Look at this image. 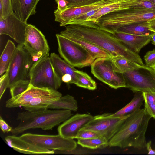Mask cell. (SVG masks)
I'll return each instance as SVG.
<instances>
[{"mask_svg": "<svg viewBox=\"0 0 155 155\" xmlns=\"http://www.w3.org/2000/svg\"><path fill=\"white\" fill-rule=\"evenodd\" d=\"M151 41L152 44L155 45V33L151 36Z\"/></svg>", "mask_w": 155, "mask_h": 155, "instance_id": "obj_43", "label": "cell"}, {"mask_svg": "<svg viewBox=\"0 0 155 155\" xmlns=\"http://www.w3.org/2000/svg\"><path fill=\"white\" fill-rule=\"evenodd\" d=\"M50 56L55 71L62 82L76 84L77 81L76 74L77 70L55 53H51Z\"/></svg>", "mask_w": 155, "mask_h": 155, "instance_id": "obj_17", "label": "cell"}, {"mask_svg": "<svg viewBox=\"0 0 155 155\" xmlns=\"http://www.w3.org/2000/svg\"><path fill=\"white\" fill-rule=\"evenodd\" d=\"M30 85L29 80H21L16 82L10 88L11 97L18 96L26 91Z\"/></svg>", "mask_w": 155, "mask_h": 155, "instance_id": "obj_31", "label": "cell"}, {"mask_svg": "<svg viewBox=\"0 0 155 155\" xmlns=\"http://www.w3.org/2000/svg\"><path fill=\"white\" fill-rule=\"evenodd\" d=\"M111 33L130 50L137 54L151 41V36L138 35L117 31Z\"/></svg>", "mask_w": 155, "mask_h": 155, "instance_id": "obj_20", "label": "cell"}, {"mask_svg": "<svg viewBox=\"0 0 155 155\" xmlns=\"http://www.w3.org/2000/svg\"><path fill=\"white\" fill-rule=\"evenodd\" d=\"M40 0H11L15 15L25 23L30 16L35 14L36 6Z\"/></svg>", "mask_w": 155, "mask_h": 155, "instance_id": "obj_21", "label": "cell"}, {"mask_svg": "<svg viewBox=\"0 0 155 155\" xmlns=\"http://www.w3.org/2000/svg\"><path fill=\"white\" fill-rule=\"evenodd\" d=\"M76 74L77 81L75 85L77 86L91 90L96 89V82L87 73L77 70Z\"/></svg>", "mask_w": 155, "mask_h": 155, "instance_id": "obj_30", "label": "cell"}, {"mask_svg": "<svg viewBox=\"0 0 155 155\" xmlns=\"http://www.w3.org/2000/svg\"><path fill=\"white\" fill-rule=\"evenodd\" d=\"M63 36L81 46L95 59L100 58L111 57L110 55L105 51L88 42L71 36Z\"/></svg>", "mask_w": 155, "mask_h": 155, "instance_id": "obj_26", "label": "cell"}, {"mask_svg": "<svg viewBox=\"0 0 155 155\" xmlns=\"http://www.w3.org/2000/svg\"><path fill=\"white\" fill-rule=\"evenodd\" d=\"M144 58L146 66L155 68V50L147 52Z\"/></svg>", "mask_w": 155, "mask_h": 155, "instance_id": "obj_35", "label": "cell"}, {"mask_svg": "<svg viewBox=\"0 0 155 155\" xmlns=\"http://www.w3.org/2000/svg\"><path fill=\"white\" fill-rule=\"evenodd\" d=\"M91 72L97 78L110 87H126L123 74L114 72L110 58H96L91 65Z\"/></svg>", "mask_w": 155, "mask_h": 155, "instance_id": "obj_10", "label": "cell"}, {"mask_svg": "<svg viewBox=\"0 0 155 155\" xmlns=\"http://www.w3.org/2000/svg\"><path fill=\"white\" fill-rule=\"evenodd\" d=\"M134 6L133 0H118L100 8L95 14L87 18L82 25L93 27L98 23L99 19L104 15L120 10L132 8Z\"/></svg>", "mask_w": 155, "mask_h": 155, "instance_id": "obj_19", "label": "cell"}, {"mask_svg": "<svg viewBox=\"0 0 155 155\" xmlns=\"http://www.w3.org/2000/svg\"><path fill=\"white\" fill-rule=\"evenodd\" d=\"M61 56L71 66L79 68L91 66L96 59L85 48L59 34L56 35Z\"/></svg>", "mask_w": 155, "mask_h": 155, "instance_id": "obj_6", "label": "cell"}, {"mask_svg": "<svg viewBox=\"0 0 155 155\" xmlns=\"http://www.w3.org/2000/svg\"><path fill=\"white\" fill-rule=\"evenodd\" d=\"M109 140L104 136L87 139H78L77 143L92 149H103L108 146Z\"/></svg>", "mask_w": 155, "mask_h": 155, "instance_id": "obj_29", "label": "cell"}, {"mask_svg": "<svg viewBox=\"0 0 155 155\" xmlns=\"http://www.w3.org/2000/svg\"><path fill=\"white\" fill-rule=\"evenodd\" d=\"M118 0H99L89 4L74 7L68 8L63 11L54 14L55 20L60 26H66L73 19L91 11L102 8Z\"/></svg>", "mask_w": 155, "mask_h": 155, "instance_id": "obj_13", "label": "cell"}, {"mask_svg": "<svg viewBox=\"0 0 155 155\" xmlns=\"http://www.w3.org/2000/svg\"><path fill=\"white\" fill-rule=\"evenodd\" d=\"M115 31L134 35L151 36L155 33L150 30L148 21L137 22L127 25L119 28Z\"/></svg>", "mask_w": 155, "mask_h": 155, "instance_id": "obj_23", "label": "cell"}, {"mask_svg": "<svg viewBox=\"0 0 155 155\" xmlns=\"http://www.w3.org/2000/svg\"><path fill=\"white\" fill-rule=\"evenodd\" d=\"M48 109L33 112L26 110L18 113L17 119L20 120V122L13 128L12 134L16 135L32 129L52 130L73 115L70 110Z\"/></svg>", "mask_w": 155, "mask_h": 155, "instance_id": "obj_3", "label": "cell"}, {"mask_svg": "<svg viewBox=\"0 0 155 155\" xmlns=\"http://www.w3.org/2000/svg\"><path fill=\"white\" fill-rule=\"evenodd\" d=\"M9 79L8 70L5 74L1 76L0 78V99L1 98L6 89L8 88Z\"/></svg>", "mask_w": 155, "mask_h": 155, "instance_id": "obj_34", "label": "cell"}, {"mask_svg": "<svg viewBox=\"0 0 155 155\" xmlns=\"http://www.w3.org/2000/svg\"><path fill=\"white\" fill-rule=\"evenodd\" d=\"M57 4V9L54 11V14L61 12L68 8V2L66 0H56Z\"/></svg>", "mask_w": 155, "mask_h": 155, "instance_id": "obj_39", "label": "cell"}, {"mask_svg": "<svg viewBox=\"0 0 155 155\" xmlns=\"http://www.w3.org/2000/svg\"><path fill=\"white\" fill-rule=\"evenodd\" d=\"M155 4V0H147Z\"/></svg>", "mask_w": 155, "mask_h": 155, "instance_id": "obj_44", "label": "cell"}, {"mask_svg": "<svg viewBox=\"0 0 155 155\" xmlns=\"http://www.w3.org/2000/svg\"><path fill=\"white\" fill-rule=\"evenodd\" d=\"M35 61L49 54L50 48L44 35L35 26L28 24L23 43Z\"/></svg>", "mask_w": 155, "mask_h": 155, "instance_id": "obj_12", "label": "cell"}, {"mask_svg": "<svg viewBox=\"0 0 155 155\" xmlns=\"http://www.w3.org/2000/svg\"><path fill=\"white\" fill-rule=\"evenodd\" d=\"M28 25L18 19L13 13L0 20V35H8L18 44H23Z\"/></svg>", "mask_w": 155, "mask_h": 155, "instance_id": "obj_15", "label": "cell"}, {"mask_svg": "<svg viewBox=\"0 0 155 155\" xmlns=\"http://www.w3.org/2000/svg\"><path fill=\"white\" fill-rule=\"evenodd\" d=\"M0 2H1L3 7L2 20L6 18L14 12L12 8L11 0H0Z\"/></svg>", "mask_w": 155, "mask_h": 155, "instance_id": "obj_33", "label": "cell"}, {"mask_svg": "<svg viewBox=\"0 0 155 155\" xmlns=\"http://www.w3.org/2000/svg\"><path fill=\"white\" fill-rule=\"evenodd\" d=\"M102 136H103L98 132L90 130L81 129L78 133L75 139H87Z\"/></svg>", "mask_w": 155, "mask_h": 155, "instance_id": "obj_32", "label": "cell"}, {"mask_svg": "<svg viewBox=\"0 0 155 155\" xmlns=\"http://www.w3.org/2000/svg\"><path fill=\"white\" fill-rule=\"evenodd\" d=\"M131 101L122 108L114 113H110V116L113 117H124L135 112L140 109L144 101L142 92H135Z\"/></svg>", "mask_w": 155, "mask_h": 155, "instance_id": "obj_24", "label": "cell"}, {"mask_svg": "<svg viewBox=\"0 0 155 155\" xmlns=\"http://www.w3.org/2000/svg\"><path fill=\"white\" fill-rule=\"evenodd\" d=\"M151 117L144 109L130 114L119 130L109 141L110 147H133L141 149L146 147L145 134Z\"/></svg>", "mask_w": 155, "mask_h": 155, "instance_id": "obj_2", "label": "cell"}, {"mask_svg": "<svg viewBox=\"0 0 155 155\" xmlns=\"http://www.w3.org/2000/svg\"><path fill=\"white\" fill-rule=\"evenodd\" d=\"M16 47L14 44L8 40L0 58V75L1 76L8 70Z\"/></svg>", "mask_w": 155, "mask_h": 155, "instance_id": "obj_28", "label": "cell"}, {"mask_svg": "<svg viewBox=\"0 0 155 155\" xmlns=\"http://www.w3.org/2000/svg\"><path fill=\"white\" fill-rule=\"evenodd\" d=\"M155 18V10L130 8L106 14L101 17L96 24L110 33L120 27L132 23L148 21Z\"/></svg>", "mask_w": 155, "mask_h": 155, "instance_id": "obj_4", "label": "cell"}, {"mask_svg": "<svg viewBox=\"0 0 155 155\" xmlns=\"http://www.w3.org/2000/svg\"><path fill=\"white\" fill-rule=\"evenodd\" d=\"M78 108L77 100L69 94L62 96L48 107V109L67 110L74 112L77 111Z\"/></svg>", "mask_w": 155, "mask_h": 155, "instance_id": "obj_27", "label": "cell"}, {"mask_svg": "<svg viewBox=\"0 0 155 155\" xmlns=\"http://www.w3.org/2000/svg\"><path fill=\"white\" fill-rule=\"evenodd\" d=\"M30 84L34 87L57 90L62 81L56 74L49 54L35 61L30 73Z\"/></svg>", "mask_w": 155, "mask_h": 155, "instance_id": "obj_5", "label": "cell"}, {"mask_svg": "<svg viewBox=\"0 0 155 155\" xmlns=\"http://www.w3.org/2000/svg\"><path fill=\"white\" fill-rule=\"evenodd\" d=\"M35 61L23 44L16 47L8 70L9 88L21 80H29L31 69Z\"/></svg>", "mask_w": 155, "mask_h": 155, "instance_id": "obj_7", "label": "cell"}, {"mask_svg": "<svg viewBox=\"0 0 155 155\" xmlns=\"http://www.w3.org/2000/svg\"><path fill=\"white\" fill-rule=\"evenodd\" d=\"M99 0H66L68 3V8L74 7L85 5Z\"/></svg>", "mask_w": 155, "mask_h": 155, "instance_id": "obj_36", "label": "cell"}, {"mask_svg": "<svg viewBox=\"0 0 155 155\" xmlns=\"http://www.w3.org/2000/svg\"><path fill=\"white\" fill-rule=\"evenodd\" d=\"M122 74L126 87L134 92L155 91V68L141 65Z\"/></svg>", "mask_w": 155, "mask_h": 155, "instance_id": "obj_8", "label": "cell"}, {"mask_svg": "<svg viewBox=\"0 0 155 155\" xmlns=\"http://www.w3.org/2000/svg\"><path fill=\"white\" fill-rule=\"evenodd\" d=\"M7 144L15 151L27 154H53L54 150L43 149L28 143L15 135L8 136L5 138Z\"/></svg>", "mask_w": 155, "mask_h": 155, "instance_id": "obj_18", "label": "cell"}, {"mask_svg": "<svg viewBox=\"0 0 155 155\" xmlns=\"http://www.w3.org/2000/svg\"><path fill=\"white\" fill-rule=\"evenodd\" d=\"M144 109L152 118L155 119V104L144 102Z\"/></svg>", "mask_w": 155, "mask_h": 155, "instance_id": "obj_38", "label": "cell"}, {"mask_svg": "<svg viewBox=\"0 0 155 155\" xmlns=\"http://www.w3.org/2000/svg\"><path fill=\"white\" fill-rule=\"evenodd\" d=\"M89 114L77 113L72 116L58 127V134L66 138L75 139L79 131L94 118Z\"/></svg>", "mask_w": 155, "mask_h": 155, "instance_id": "obj_14", "label": "cell"}, {"mask_svg": "<svg viewBox=\"0 0 155 155\" xmlns=\"http://www.w3.org/2000/svg\"><path fill=\"white\" fill-rule=\"evenodd\" d=\"M110 58L113 71L118 73L123 74L141 66L122 56L111 57Z\"/></svg>", "mask_w": 155, "mask_h": 155, "instance_id": "obj_25", "label": "cell"}, {"mask_svg": "<svg viewBox=\"0 0 155 155\" xmlns=\"http://www.w3.org/2000/svg\"><path fill=\"white\" fill-rule=\"evenodd\" d=\"M63 36H70L91 43L101 48L111 57L122 56L141 65H144L137 53L130 50L112 34L96 27L70 24L60 34Z\"/></svg>", "mask_w": 155, "mask_h": 155, "instance_id": "obj_1", "label": "cell"}, {"mask_svg": "<svg viewBox=\"0 0 155 155\" xmlns=\"http://www.w3.org/2000/svg\"><path fill=\"white\" fill-rule=\"evenodd\" d=\"M19 137L28 143L47 150L72 151L77 146L74 139L64 138L59 134L47 135L27 133Z\"/></svg>", "mask_w": 155, "mask_h": 155, "instance_id": "obj_9", "label": "cell"}, {"mask_svg": "<svg viewBox=\"0 0 155 155\" xmlns=\"http://www.w3.org/2000/svg\"><path fill=\"white\" fill-rule=\"evenodd\" d=\"M0 127L2 131L4 133L11 132L13 128L0 117Z\"/></svg>", "mask_w": 155, "mask_h": 155, "instance_id": "obj_40", "label": "cell"}, {"mask_svg": "<svg viewBox=\"0 0 155 155\" xmlns=\"http://www.w3.org/2000/svg\"><path fill=\"white\" fill-rule=\"evenodd\" d=\"M142 94L144 102L155 104V91L143 92Z\"/></svg>", "mask_w": 155, "mask_h": 155, "instance_id": "obj_37", "label": "cell"}, {"mask_svg": "<svg viewBox=\"0 0 155 155\" xmlns=\"http://www.w3.org/2000/svg\"><path fill=\"white\" fill-rule=\"evenodd\" d=\"M150 30L155 32V18L148 21Z\"/></svg>", "mask_w": 155, "mask_h": 155, "instance_id": "obj_42", "label": "cell"}, {"mask_svg": "<svg viewBox=\"0 0 155 155\" xmlns=\"http://www.w3.org/2000/svg\"><path fill=\"white\" fill-rule=\"evenodd\" d=\"M62 96L59 91L49 95L35 97L23 106L25 110L30 111H37L48 109V106Z\"/></svg>", "mask_w": 155, "mask_h": 155, "instance_id": "obj_22", "label": "cell"}, {"mask_svg": "<svg viewBox=\"0 0 155 155\" xmlns=\"http://www.w3.org/2000/svg\"><path fill=\"white\" fill-rule=\"evenodd\" d=\"M109 113L94 116L93 119L82 129L98 132L109 141L117 133L129 115L123 117H113Z\"/></svg>", "mask_w": 155, "mask_h": 155, "instance_id": "obj_11", "label": "cell"}, {"mask_svg": "<svg viewBox=\"0 0 155 155\" xmlns=\"http://www.w3.org/2000/svg\"><path fill=\"white\" fill-rule=\"evenodd\" d=\"M58 92L56 90L35 87L30 84L25 92L15 97H11L6 101L5 107L8 108L23 107L35 97L49 95Z\"/></svg>", "mask_w": 155, "mask_h": 155, "instance_id": "obj_16", "label": "cell"}, {"mask_svg": "<svg viewBox=\"0 0 155 155\" xmlns=\"http://www.w3.org/2000/svg\"><path fill=\"white\" fill-rule=\"evenodd\" d=\"M151 141H149L147 143L146 147L148 151V154L155 155V150H153L151 147Z\"/></svg>", "mask_w": 155, "mask_h": 155, "instance_id": "obj_41", "label": "cell"}]
</instances>
